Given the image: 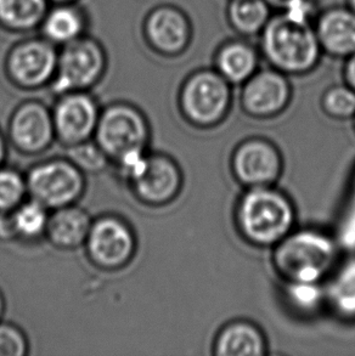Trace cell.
<instances>
[{
    "instance_id": "obj_24",
    "label": "cell",
    "mask_w": 355,
    "mask_h": 356,
    "mask_svg": "<svg viewBox=\"0 0 355 356\" xmlns=\"http://www.w3.org/2000/svg\"><path fill=\"white\" fill-rule=\"evenodd\" d=\"M283 296L287 307L302 316H310L325 308L324 286L317 282H283Z\"/></svg>"
},
{
    "instance_id": "obj_9",
    "label": "cell",
    "mask_w": 355,
    "mask_h": 356,
    "mask_svg": "<svg viewBox=\"0 0 355 356\" xmlns=\"http://www.w3.org/2000/svg\"><path fill=\"white\" fill-rule=\"evenodd\" d=\"M89 259L104 270L129 264L136 250V237L129 224L116 216H102L91 222L84 243Z\"/></svg>"
},
{
    "instance_id": "obj_33",
    "label": "cell",
    "mask_w": 355,
    "mask_h": 356,
    "mask_svg": "<svg viewBox=\"0 0 355 356\" xmlns=\"http://www.w3.org/2000/svg\"><path fill=\"white\" fill-rule=\"evenodd\" d=\"M5 312V299L3 293L0 292V321H1V318H3V315H4Z\"/></svg>"
},
{
    "instance_id": "obj_26",
    "label": "cell",
    "mask_w": 355,
    "mask_h": 356,
    "mask_svg": "<svg viewBox=\"0 0 355 356\" xmlns=\"http://www.w3.org/2000/svg\"><path fill=\"white\" fill-rule=\"evenodd\" d=\"M27 197L26 175L16 169L0 167V213L14 211Z\"/></svg>"
},
{
    "instance_id": "obj_28",
    "label": "cell",
    "mask_w": 355,
    "mask_h": 356,
    "mask_svg": "<svg viewBox=\"0 0 355 356\" xmlns=\"http://www.w3.org/2000/svg\"><path fill=\"white\" fill-rule=\"evenodd\" d=\"M322 107L333 120H349L355 116V90L348 86L330 88L322 99Z\"/></svg>"
},
{
    "instance_id": "obj_22",
    "label": "cell",
    "mask_w": 355,
    "mask_h": 356,
    "mask_svg": "<svg viewBox=\"0 0 355 356\" xmlns=\"http://www.w3.org/2000/svg\"><path fill=\"white\" fill-rule=\"evenodd\" d=\"M216 68L230 84H244L255 72L257 54L248 44L231 42L218 54Z\"/></svg>"
},
{
    "instance_id": "obj_2",
    "label": "cell",
    "mask_w": 355,
    "mask_h": 356,
    "mask_svg": "<svg viewBox=\"0 0 355 356\" xmlns=\"http://www.w3.org/2000/svg\"><path fill=\"white\" fill-rule=\"evenodd\" d=\"M338 263V241L319 229H301L273 247L271 264L283 282L322 284Z\"/></svg>"
},
{
    "instance_id": "obj_23",
    "label": "cell",
    "mask_w": 355,
    "mask_h": 356,
    "mask_svg": "<svg viewBox=\"0 0 355 356\" xmlns=\"http://www.w3.org/2000/svg\"><path fill=\"white\" fill-rule=\"evenodd\" d=\"M49 209L42 203L29 198L9 212L15 238L24 241L39 240L45 236L48 227Z\"/></svg>"
},
{
    "instance_id": "obj_17",
    "label": "cell",
    "mask_w": 355,
    "mask_h": 356,
    "mask_svg": "<svg viewBox=\"0 0 355 356\" xmlns=\"http://www.w3.org/2000/svg\"><path fill=\"white\" fill-rule=\"evenodd\" d=\"M91 222L87 211L76 204L58 208L49 216L45 237L60 250H76L86 243Z\"/></svg>"
},
{
    "instance_id": "obj_34",
    "label": "cell",
    "mask_w": 355,
    "mask_h": 356,
    "mask_svg": "<svg viewBox=\"0 0 355 356\" xmlns=\"http://www.w3.org/2000/svg\"><path fill=\"white\" fill-rule=\"evenodd\" d=\"M79 0H50L52 4H61V3H78Z\"/></svg>"
},
{
    "instance_id": "obj_15",
    "label": "cell",
    "mask_w": 355,
    "mask_h": 356,
    "mask_svg": "<svg viewBox=\"0 0 355 356\" xmlns=\"http://www.w3.org/2000/svg\"><path fill=\"white\" fill-rule=\"evenodd\" d=\"M187 16L172 5H161L150 11L143 24L146 43L155 53L174 56L182 53L190 42Z\"/></svg>"
},
{
    "instance_id": "obj_35",
    "label": "cell",
    "mask_w": 355,
    "mask_h": 356,
    "mask_svg": "<svg viewBox=\"0 0 355 356\" xmlns=\"http://www.w3.org/2000/svg\"><path fill=\"white\" fill-rule=\"evenodd\" d=\"M352 186H353V196L355 198V168L354 172H353V179H352Z\"/></svg>"
},
{
    "instance_id": "obj_3",
    "label": "cell",
    "mask_w": 355,
    "mask_h": 356,
    "mask_svg": "<svg viewBox=\"0 0 355 356\" xmlns=\"http://www.w3.org/2000/svg\"><path fill=\"white\" fill-rule=\"evenodd\" d=\"M262 49L275 70L285 74H302L317 65L322 47L310 24L281 14L265 24Z\"/></svg>"
},
{
    "instance_id": "obj_11",
    "label": "cell",
    "mask_w": 355,
    "mask_h": 356,
    "mask_svg": "<svg viewBox=\"0 0 355 356\" xmlns=\"http://www.w3.org/2000/svg\"><path fill=\"white\" fill-rule=\"evenodd\" d=\"M100 112L89 92L60 95L52 111L56 139L68 147L94 138Z\"/></svg>"
},
{
    "instance_id": "obj_12",
    "label": "cell",
    "mask_w": 355,
    "mask_h": 356,
    "mask_svg": "<svg viewBox=\"0 0 355 356\" xmlns=\"http://www.w3.org/2000/svg\"><path fill=\"white\" fill-rule=\"evenodd\" d=\"M292 89L285 73L278 70L255 72L245 83L241 92V106L247 116L268 120L281 115L287 108Z\"/></svg>"
},
{
    "instance_id": "obj_7",
    "label": "cell",
    "mask_w": 355,
    "mask_h": 356,
    "mask_svg": "<svg viewBox=\"0 0 355 356\" xmlns=\"http://www.w3.org/2000/svg\"><path fill=\"white\" fill-rule=\"evenodd\" d=\"M29 197L49 211L76 204L86 190L84 173L68 159H52L34 164L26 174Z\"/></svg>"
},
{
    "instance_id": "obj_8",
    "label": "cell",
    "mask_w": 355,
    "mask_h": 356,
    "mask_svg": "<svg viewBox=\"0 0 355 356\" xmlns=\"http://www.w3.org/2000/svg\"><path fill=\"white\" fill-rule=\"evenodd\" d=\"M58 48L40 34L15 43L5 55L4 71L15 87L36 90L50 86L58 66Z\"/></svg>"
},
{
    "instance_id": "obj_20",
    "label": "cell",
    "mask_w": 355,
    "mask_h": 356,
    "mask_svg": "<svg viewBox=\"0 0 355 356\" xmlns=\"http://www.w3.org/2000/svg\"><path fill=\"white\" fill-rule=\"evenodd\" d=\"M319 43L335 56L355 53V13L353 10L331 9L322 14L317 27Z\"/></svg>"
},
{
    "instance_id": "obj_36",
    "label": "cell",
    "mask_w": 355,
    "mask_h": 356,
    "mask_svg": "<svg viewBox=\"0 0 355 356\" xmlns=\"http://www.w3.org/2000/svg\"><path fill=\"white\" fill-rule=\"evenodd\" d=\"M349 4H351V9L355 13V0H349Z\"/></svg>"
},
{
    "instance_id": "obj_29",
    "label": "cell",
    "mask_w": 355,
    "mask_h": 356,
    "mask_svg": "<svg viewBox=\"0 0 355 356\" xmlns=\"http://www.w3.org/2000/svg\"><path fill=\"white\" fill-rule=\"evenodd\" d=\"M29 353V341L21 328L0 321V356H24Z\"/></svg>"
},
{
    "instance_id": "obj_37",
    "label": "cell",
    "mask_w": 355,
    "mask_h": 356,
    "mask_svg": "<svg viewBox=\"0 0 355 356\" xmlns=\"http://www.w3.org/2000/svg\"><path fill=\"white\" fill-rule=\"evenodd\" d=\"M353 118H354V128H355V116L353 117Z\"/></svg>"
},
{
    "instance_id": "obj_19",
    "label": "cell",
    "mask_w": 355,
    "mask_h": 356,
    "mask_svg": "<svg viewBox=\"0 0 355 356\" xmlns=\"http://www.w3.org/2000/svg\"><path fill=\"white\" fill-rule=\"evenodd\" d=\"M213 353L216 356H263L267 354V341L257 325L235 320L219 330Z\"/></svg>"
},
{
    "instance_id": "obj_14",
    "label": "cell",
    "mask_w": 355,
    "mask_h": 356,
    "mask_svg": "<svg viewBox=\"0 0 355 356\" xmlns=\"http://www.w3.org/2000/svg\"><path fill=\"white\" fill-rule=\"evenodd\" d=\"M130 188L140 202L161 207L182 193V169L172 157L164 154H149L143 172L130 181Z\"/></svg>"
},
{
    "instance_id": "obj_21",
    "label": "cell",
    "mask_w": 355,
    "mask_h": 356,
    "mask_svg": "<svg viewBox=\"0 0 355 356\" xmlns=\"http://www.w3.org/2000/svg\"><path fill=\"white\" fill-rule=\"evenodd\" d=\"M50 0H0V27L10 33L38 31Z\"/></svg>"
},
{
    "instance_id": "obj_16",
    "label": "cell",
    "mask_w": 355,
    "mask_h": 356,
    "mask_svg": "<svg viewBox=\"0 0 355 356\" xmlns=\"http://www.w3.org/2000/svg\"><path fill=\"white\" fill-rule=\"evenodd\" d=\"M89 19L78 3L53 4L39 27V34L61 48L88 34Z\"/></svg>"
},
{
    "instance_id": "obj_10",
    "label": "cell",
    "mask_w": 355,
    "mask_h": 356,
    "mask_svg": "<svg viewBox=\"0 0 355 356\" xmlns=\"http://www.w3.org/2000/svg\"><path fill=\"white\" fill-rule=\"evenodd\" d=\"M230 169L236 181L245 188L274 186L283 174V156L271 141L251 138L236 146Z\"/></svg>"
},
{
    "instance_id": "obj_4",
    "label": "cell",
    "mask_w": 355,
    "mask_h": 356,
    "mask_svg": "<svg viewBox=\"0 0 355 356\" xmlns=\"http://www.w3.org/2000/svg\"><path fill=\"white\" fill-rule=\"evenodd\" d=\"M105 47L89 34L58 48V66L50 88L58 97L73 92H89L105 76Z\"/></svg>"
},
{
    "instance_id": "obj_5",
    "label": "cell",
    "mask_w": 355,
    "mask_h": 356,
    "mask_svg": "<svg viewBox=\"0 0 355 356\" xmlns=\"http://www.w3.org/2000/svg\"><path fill=\"white\" fill-rule=\"evenodd\" d=\"M179 107L182 117L194 127L214 128L230 111V83L210 70L192 73L180 89Z\"/></svg>"
},
{
    "instance_id": "obj_1",
    "label": "cell",
    "mask_w": 355,
    "mask_h": 356,
    "mask_svg": "<svg viewBox=\"0 0 355 356\" xmlns=\"http://www.w3.org/2000/svg\"><path fill=\"white\" fill-rule=\"evenodd\" d=\"M296 209L291 198L274 186L246 188L235 207L240 236L258 248H273L292 232Z\"/></svg>"
},
{
    "instance_id": "obj_27",
    "label": "cell",
    "mask_w": 355,
    "mask_h": 356,
    "mask_svg": "<svg viewBox=\"0 0 355 356\" xmlns=\"http://www.w3.org/2000/svg\"><path fill=\"white\" fill-rule=\"evenodd\" d=\"M68 159L72 161L83 173H100L111 161L96 144L95 140H88L81 144L68 147Z\"/></svg>"
},
{
    "instance_id": "obj_25",
    "label": "cell",
    "mask_w": 355,
    "mask_h": 356,
    "mask_svg": "<svg viewBox=\"0 0 355 356\" xmlns=\"http://www.w3.org/2000/svg\"><path fill=\"white\" fill-rule=\"evenodd\" d=\"M267 0H231L229 19L234 29L242 34H255L268 24Z\"/></svg>"
},
{
    "instance_id": "obj_30",
    "label": "cell",
    "mask_w": 355,
    "mask_h": 356,
    "mask_svg": "<svg viewBox=\"0 0 355 356\" xmlns=\"http://www.w3.org/2000/svg\"><path fill=\"white\" fill-rule=\"evenodd\" d=\"M348 58H349L345 68V79H346L347 86L355 90V53Z\"/></svg>"
},
{
    "instance_id": "obj_32",
    "label": "cell",
    "mask_w": 355,
    "mask_h": 356,
    "mask_svg": "<svg viewBox=\"0 0 355 356\" xmlns=\"http://www.w3.org/2000/svg\"><path fill=\"white\" fill-rule=\"evenodd\" d=\"M294 0H267L269 6H274V8H278V9H286L288 5L293 3Z\"/></svg>"
},
{
    "instance_id": "obj_31",
    "label": "cell",
    "mask_w": 355,
    "mask_h": 356,
    "mask_svg": "<svg viewBox=\"0 0 355 356\" xmlns=\"http://www.w3.org/2000/svg\"><path fill=\"white\" fill-rule=\"evenodd\" d=\"M6 152H8V144H6V138L4 133L0 129V167H3L5 159H6Z\"/></svg>"
},
{
    "instance_id": "obj_18",
    "label": "cell",
    "mask_w": 355,
    "mask_h": 356,
    "mask_svg": "<svg viewBox=\"0 0 355 356\" xmlns=\"http://www.w3.org/2000/svg\"><path fill=\"white\" fill-rule=\"evenodd\" d=\"M322 286L325 308L338 320L355 321V257L338 261Z\"/></svg>"
},
{
    "instance_id": "obj_6",
    "label": "cell",
    "mask_w": 355,
    "mask_h": 356,
    "mask_svg": "<svg viewBox=\"0 0 355 356\" xmlns=\"http://www.w3.org/2000/svg\"><path fill=\"white\" fill-rule=\"evenodd\" d=\"M94 140L116 163L132 152L146 151L149 122L138 107L128 102H115L100 112Z\"/></svg>"
},
{
    "instance_id": "obj_13",
    "label": "cell",
    "mask_w": 355,
    "mask_h": 356,
    "mask_svg": "<svg viewBox=\"0 0 355 356\" xmlns=\"http://www.w3.org/2000/svg\"><path fill=\"white\" fill-rule=\"evenodd\" d=\"M9 140L15 149L24 154H38L52 146L56 139L53 113L37 100L19 104L10 117Z\"/></svg>"
}]
</instances>
